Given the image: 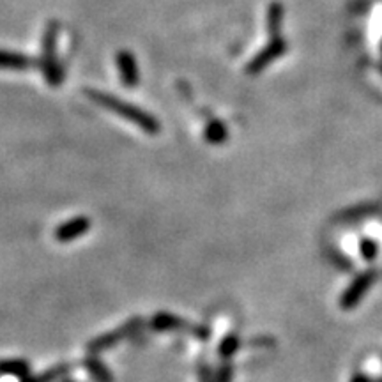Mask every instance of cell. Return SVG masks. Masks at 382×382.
<instances>
[{
	"label": "cell",
	"instance_id": "cell-15",
	"mask_svg": "<svg viewBox=\"0 0 382 382\" xmlns=\"http://www.w3.org/2000/svg\"><path fill=\"white\" fill-rule=\"evenodd\" d=\"M64 382H75V381H64Z\"/></svg>",
	"mask_w": 382,
	"mask_h": 382
},
{
	"label": "cell",
	"instance_id": "cell-5",
	"mask_svg": "<svg viewBox=\"0 0 382 382\" xmlns=\"http://www.w3.org/2000/svg\"><path fill=\"white\" fill-rule=\"evenodd\" d=\"M89 229H91V220L85 218V216H77V218L68 220L61 227H57L54 236L59 243H71L87 234Z\"/></svg>",
	"mask_w": 382,
	"mask_h": 382
},
{
	"label": "cell",
	"instance_id": "cell-2",
	"mask_svg": "<svg viewBox=\"0 0 382 382\" xmlns=\"http://www.w3.org/2000/svg\"><path fill=\"white\" fill-rule=\"evenodd\" d=\"M57 38L59 23L50 22L46 27L45 38H43V73L52 87H59L64 78V71L61 69L57 61Z\"/></svg>",
	"mask_w": 382,
	"mask_h": 382
},
{
	"label": "cell",
	"instance_id": "cell-1",
	"mask_svg": "<svg viewBox=\"0 0 382 382\" xmlns=\"http://www.w3.org/2000/svg\"><path fill=\"white\" fill-rule=\"evenodd\" d=\"M89 100L94 101L96 105H101L107 110L114 112L117 114L119 117L126 119L130 123L137 124L142 131H146L147 135H158L160 133V121L156 117L149 114V112L142 110V108L135 107V105L126 103L117 96L107 94V92H100V91H87Z\"/></svg>",
	"mask_w": 382,
	"mask_h": 382
},
{
	"label": "cell",
	"instance_id": "cell-3",
	"mask_svg": "<svg viewBox=\"0 0 382 382\" xmlns=\"http://www.w3.org/2000/svg\"><path fill=\"white\" fill-rule=\"evenodd\" d=\"M142 326H144V321H142L140 317L131 319V321L124 322L121 328L114 329V331L105 333V335H101V337H96L94 340L89 342L87 351L92 352V354H96V352H101V351H107V349L114 347V345L121 344V342L126 340L128 337L135 335V333H137Z\"/></svg>",
	"mask_w": 382,
	"mask_h": 382
},
{
	"label": "cell",
	"instance_id": "cell-13",
	"mask_svg": "<svg viewBox=\"0 0 382 382\" xmlns=\"http://www.w3.org/2000/svg\"><path fill=\"white\" fill-rule=\"evenodd\" d=\"M230 375H232V368H230V365H223V367L218 370V379H216V382H229Z\"/></svg>",
	"mask_w": 382,
	"mask_h": 382
},
{
	"label": "cell",
	"instance_id": "cell-11",
	"mask_svg": "<svg viewBox=\"0 0 382 382\" xmlns=\"http://www.w3.org/2000/svg\"><path fill=\"white\" fill-rule=\"evenodd\" d=\"M206 138L209 144H222V142L227 138V131H225V128L222 126V123H218V121H213V123L207 124Z\"/></svg>",
	"mask_w": 382,
	"mask_h": 382
},
{
	"label": "cell",
	"instance_id": "cell-6",
	"mask_svg": "<svg viewBox=\"0 0 382 382\" xmlns=\"http://www.w3.org/2000/svg\"><path fill=\"white\" fill-rule=\"evenodd\" d=\"M117 68L119 75H121V82L126 89H135L140 80V75H138V66L135 61L133 54L128 50L119 52L117 54Z\"/></svg>",
	"mask_w": 382,
	"mask_h": 382
},
{
	"label": "cell",
	"instance_id": "cell-10",
	"mask_svg": "<svg viewBox=\"0 0 382 382\" xmlns=\"http://www.w3.org/2000/svg\"><path fill=\"white\" fill-rule=\"evenodd\" d=\"M69 372V365H57V367H52L50 370L43 372V374L36 375V377H29L23 382H55L61 377H64Z\"/></svg>",
	"mask_w": 382,
	"mask_h": 382
},
{
	"label": "cell",
	"instance_id": "cell-9",
	"mask_svg": "<svg viewBox=\"0 0 382 382\" xmlns=\"http://www.w3.org/2000/svg\"><path fill=\"white\" fill-rule=\"evenodd\" d=\"M29 372H31V367H29L27 361L23 360H2L0 361V374L4 375H15L18 379L29 377Z\"/></svg>",
	"mask_w": 382,
	"mask_h": 382
},
{
	"label": "cell",
	"instance_id": "cell-7",
	"mask_svg": "<svg viewBox=\"0 0 382 382\" xmlns=\"http://www.w3.org/2000/svg\"><path fill=\"white\" fill-rule=\"evenodd\" d=\"M34 66V61L27 55L18 52L0 50V69H13V71H23Z\"/></svg>",
	"mask_w": 382,
	"mask_h": 382
},
{
	"label": "cell",
	"instance_id": "cell-4",
	"mask_svg": "<svg viewBox=\"0 0 382 382\" xmlns=\"http://www.w3.org/2000/svg\"><path fill=\"white\" fill-rule=\"evenodd\" d=\"M151 328L156 329V331H190L199 338H207V335H209V331L202 326H193L177 315L165 314V312L154 315L153 321H151Z\"/></svg>",
	"mask_w": 382,
	"mask_h": 382
},
{
	"label": "cell",
	"instance_id": "cell-8",
	"mask_svg": "<svg viewBox=\"0 0 382 382\" xmlns=\"http://www.w3.org/2000/svg\"><path fill=\"white\" fill-rule=\"evenodd\" d=\"M84 367L87 368V372L91 374V377L94 379L96 382H114V375L108 372V368L101 363L98 358L94 356H89L84 360Z\"/></svg>",
	"mask_w": 382,
	"mask_h": 382
},
{
	"label": "cell",
	"instance_id": "cell-14",
	"mask_svg": "<svg viewBox=\"0 0 382 382\" xmlns=\"http://www.w3.org/2000/svg\"><path fill=\"white\" fill-rule=\"evenodd\" d=\"M202 381H204V382H214V381H213V377H211V375H209V372H207V370H204V374H202Z\"/></svg>",
	"mask_w": 382,
	"mask_h": 382
},
{
	"label": "cell",
	"instance_id": "cell-12",
	"mask_svg": "<svg viewBox=\"0 0 382 382\" xmlns=\"http://www.w3.org/2000/svg\"><path fill=\"white\" fill-rule=\"evenodd\" d=\"M237 347H239V342H237V338L229 337L222 342V345H220V354H222L223 358H229V356H232L234 352H236Z\"/></svg>",
	"mask_w": 382,
	"mask_h": 382
}]
</instances>
